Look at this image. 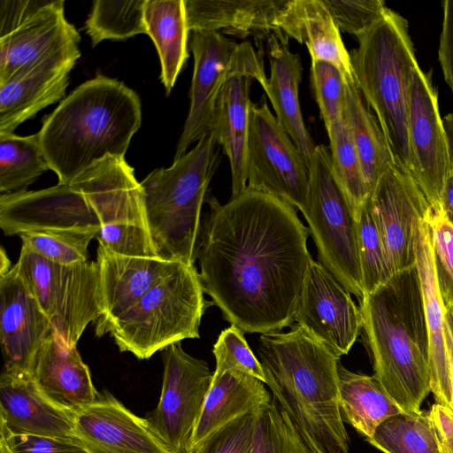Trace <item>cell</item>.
I'll return each mask as SVG.
<instances>
[{"mask_svg": "<svg viewBox=\"0 0 453 453\" xmlns=\"http://www.w3.org/2000/svg\"><path fill=\"white\" fill-rule=\"evenodd\" d=\"M74 65L42 64L0 83V133H13L21 123L64 98Z\"/></svg>", "mask_w": 453, "mask_h": 453, "instance_id": "cell-29", "label": "cell"}, {"mask_svg": "<svg viewBox=\"0 0 453 453\" xmlns=\"http://www.w3.org/2000/svg\"><path fill=\"white\" fill-rule=\"evenodd\" d=\"M434 426L441 452L453 453V411L439 403L428 412Z\"/></svg>", "mask_w": 453, "mask_h": 453, "instance_id": "cell-50", "label": "cell"}, {"mask_svg": "<svg viewBox=\"0 0 453 453\" xmlns=\"http://www.w3.org/2000/svg\"><path fill=\"white\" fill-rule=\"evenodd\" d=\"M203 295L196 266L178 262L109 333L121 352L148 359L173 343L200 337L202 317L213 304Z\"/></svg>", "mask_w": 453, "mask_h": 453, "instance_id": "cell-7", "label": "cell"}, {"mask_svg": "<svg viewBox=\"0 0 453 453\" xmlns=\"http://www.w3.org/2000/svg\"><path fill=\"white\" fill-rule=\"evenodd\" d=\"M101 226L96 211L73 183L0 196V227L6 236L43 229L98 234Z\"/></svg>", "mask_w": 453, "mask_h": 453, "instance_id": "cell-18", "label": "cell"}, {"mask_svg": "<svg viewBox=\"0 0 453 453\" xmlns=\"http://www.w3.org/2000/svg\"><path fill=\"white\" fill-rule=\"evenodd\" d=\"M50 169L39 133L19 136L0 133V192L27 190L40 175Z\"/></svg>", "mask_w": 453, "mask_h": 453, "instance_id": "cell-34", "label": "cell"}, {"mask_svg": "<svg viewBox=\"0 0 453 453\" xmlns=\"http://www.w3.org/2000/svg\"><path fill=\"white\" fill-rule=\"evenodd\" d=\"M11 453H88L78 440L31 434H11L0 425Z\"/></svg>", "mask_w": 453, "mask_h": 453, "instance_id": "cell-47", "label": "cell"}, {"mask_svg": "<svg viewBox=\"0 0 453 453\" xmlns=\"http://www.w3.org/2000/svg\"><path fill=\"white\" fill-rule=\"evenodd\" d=\"M426 219L431 242L436 282L445 310L453 309V225L441 210L430 209Z\"/></svg>", "mask_w": 453, "mask_h": 453, "instance_id": "cell-43", "label": "cell"}, {"mask_svg": "<svg viewBox=\"0 0 453 453\" xmlns=\"http://www.w3.org/2000/svg\"><path fill=\"white\" fill-rule=\"evenodd\" d=\"M47 2L48 0H0V37L13 31Z\"/></svg>", "mask_w": 453, "mask_h": 453, "instance_id": "cell-49", "label": "cell"}, {"mask_svg": "<svg viewBox=\"0 0 453 453\" xmlns=\"http://www.w3.org/2000/svg\"><path fill=\"white\" fill-rule=\"evenodd\" d=\"M97 233L70 229H43L19 234L22 245L35 254L57 264L87 262L88 248Z\"/></svg>", "mask_w": 453, "mask_h": 453, "instance_id": "cell-38", "label": "cell"}, {"mask_svg": "<svg viewBox=\"0 0 453 453\" xmlns=\"http://www.w3.org/2000/svg\"><path fill=\"white\" fill-rule=\"evenodd\" d=\"M408 131L413 163L411 176L431 208L441 210V197L450 170L448 142L437 92L418 64L411 80Z\"/></svg>", "mask_w": 453, "mask_h": 453, "instance_id": "cell-14", "label": "cell"}, {"mask_svg": "<svg viewBox=\"0 0 453 453\" xmlns=\"http://www.w3.org/2000/svg\"><path fill=\"white\" fill-rule=\"evenodd\" d=\"M163 383L157 408L146 419L174 453H189L213 373L206 362L188 354L180 342L163 349Z\"/></svg>", "mask_w": 453, "mask_h": 453, "instance_id": "cell-11", "label": "cell"}, {"mask_svg": "<svg viewBox=\"0 0 453 453\" xmlns=\"http://www.w3.org/2000/svg\"><path fill=\"white\" fill-rule=\"evenodd\" d=\"M216 360L213 378L227 372H238L255 377L266 383V377L260 361L257 360L243 336L235 326L222 330L213 345Z\"/></svg>", "mask_w": 453, "mask_h": 453, "instance_id": "cell-41", "label": "cell"}, {"mask_svg": "<svg viewBox=\"0 0 453 453\" xmlns=\"http://www.w3.org/2000/svg\"><path fill=\"white\" fill-rule=\"evenodd\" d=\"M146 0H96L85 28L95 47L104 40H124L147 34L144 19Z\"/></svg>", "mask_w": 453, "mask_h": 453, "instance_id": "cell-37", "label": "cell"}, {"mask_svg": "<svg viewBox=\"0 0 453 453\" xmlns=\"http://www.w3.org/2000/svg\"><path fill=\"white\" fill-rule=\"evenodd\" d=\"M96 262L102 303V316L96 323L98 337L109 333L112 325L178 263L160 257L122 256L99 243Z\"/></svg>", "mask_w": 453, "mask_h": 453, "instance_id": "cell-21", "label": "cell"}, {"mask_svg": "<svg viewBox=\"0 0 453 453\" xmlns=\"http://www.w3.org/2000/svg\"><path fill=\"white\" fill-rule=\"evenodd\" d=\"M191 32H219L238 38L267 39L275 35L288 39L277 27L286 0H184Z\"/></svg>", "mask_w": 453, "mask_h": 453, "instance_id": "cell-25", "label": "cell"}, {"mask_svg": "<svg viewBox=\"0 0 453 453\" xmlns=\"http://www.w3.org/2000/svg\"><path fill=\"white\" fill-rule=\"evenodd\" d=\"M357 246L364 296L376 290L392 276L369 196L357 221Z\"/></svg>", "mask_w": 453, "mask_h": 453, "instance_id": "cell-39", "label": "cell"}, {"mask_svg": "<svg viewBox=\"0 0 453 453\" xmlns=\"http://www.w3.org/2000/svg\"><path fill=\"white\" fill-rule=\"evenodd\" d=\"M52 325L13 265L0 277V336L4 371L33 379L38 353Z\"/></svg>", "mask_w": 453, "mask_h": 453, "instance_id": "cell-19", "label": "cell"}, {"mask_svg": "<svg viewBox=\"0 0 453 453\" xmlns=\"http://www.w3.org/2000/svg\"><path fill=\"white\" fill-rule=\"evenodd\" d=\"M252 453H311L275 401L257 414Z\"/></svg>", "mask_w": 453, "mask_h": 453, "instance_id": "cell-40", "label": "cell"}, {"mask_svg": "<svg viewBox=\"0 0 453 453\" xmlns=\"http://www.w3.org/2000/svg\"><path fill=\"white\" fill-rule=\"evenodd\" d=\"M442 125L448 142L450 168L453 170V113L442 118Z\"/></svg>", "mask_w": 453, "mask_h": 453, "instance_id": "cell-53", "label": "cell"}, {"mask_svg": "<svg viewBox=\"0 0 453 453\" xmlns=\"http://www.w3.org/2000/svg\"><path fill=\"white\" fill-rule=\"evenodd\" d=\"M63 0H48L10 34L0 37V83L51 62L81 57V36L65 16Z\"/></svg>", "mask_w": 453, "mask_h": 453, "instance_id": "cell-12", "label": "cell"}, {"mask_svg": "<svg viewBox=\"0 0 453 453\" xmlns=\"http://www.w3.org/2000/svg\"><path fill=\"white\" fill-rule=\"evenodd\" d=\"M374 376L403 411H419L431 392L429 345L416 265L359 300Z\"/></svg>", "mask_w": 453, "mask_h": 453, "instance_id": "cell-4", "label": "cell"}, {"mask_svg": "<svg viewBox=\"0 0 453 453\" xmlns=\"http://www.w3.org/2000/svg\"><path fill=\"white\" fill-rule=\"evenodd\" d=\"M11 261L8 258L7 253L4 248L0 251V277L5 275L12 268Z\"/></svg>", "mask_w": 453, "mask_h": 453, "instance_id": "cell-54", "label": "cell"}, {"mask_svg": "<svg viewBox=\"0 0 453 453\" xmlns=\"http://www.w3.org/2000/svg\"><path fill=\"white\" fill-rule=\"evenodd\" d=\"M71 183L88 200L102 226L128 224L148 230L143 190L124 157L109 155Z\"/></svg>", "mask_w": 453, "mask_h": 453, "instance_id": "cell-22", "label": "cell"}, {"mask_svg": "<svg viewBox=\"0 0 453 453\" xmlns=\"http://www.w3.org/2000/svg\"><path fill=\"white\" fill-rule=\"evenodd\" d=\"M442 24L438 59L444 81L453 93V0L442 1Z\"/></svg>", "mask_w": 453, "mask_h": 453, "instance_id": "cell-48", "label": "cell"}, {"mask_svg": "<svg viewBox=\"0 0 453 453\" xmlns=\"http://www.w3.org/2000/svg\"><path fill=\"white\" fill-rule=\"evenodd\" d=\"M309 190L302 213L319 262L358 300L363 285L357 246V221L338 185L328 146L319 144L308 165Z\"/></svg>", "mask_w": 453, "mask_h": 453, "instance_id": "cell-8", "label": "cell"}, {"mask_svg": "<svg viewBox=\"0 0 453 453\" xmlns=\"http://www.w3.org/2000/svg\"><path fill=\"white\" fill-rule=\"evenodd\" d=\"M265 383L238 372H227L212 379L196 423L189 453L210 435L234 419L259 412L271 403Z\"/></svg>", "mask_w": 453, "mask_h": 453, "instance_id": "cell-30", "label": "cell"}, {"mask_svg": "<svg viewBox=\"0 0 453 453\" xmlns=\"http://www.w3.org/2000/svg\"><path fill=\"white\" fill-rule=\"evenodd\" d=\"M246 173L247 187L277 196L301 211L303 209L308 166L265 96L250 106Z\"/></svg>", "mask_w": 453, "mask_h": 453, "instance_id": "cell-10", "label": "cell"}, {"mask_svg": "<svg viewBox=\"0 0 453 453\" xmlns=\"http://www.w3.org/2000/svg\"><path fill=\"white\" fill-rule=\"evenodd\" d=\"M441 210L453 225V170L450 168L441 197Z\"/></svg>", "mask_w": 453, "mask_h": 453, "instance_id": "cell-51", "label": "cell"}, {"mask_svg": "<svg viewBox=\"0 0 453 453\" xmlns=\"http://www.w3.org/2000/svg\"><path fill=\"white\" fill-rule=\"evenodd\" d=\"M33 380L49 400L73 412L98 396L76 345L68 346L54 329L38 353Z\"/></svg>", "mask_w": 453, "mask_h": 453, "instance_id": "cell-26", "label": "cell"}, {"mask_svg": "<svg viewBox=\"0 0 453 453\" xmlns=\"http://www.w3.org/2000/svg\"><path fill=\"white\" fill-rule=\"evenodd\" d=\"M73 411L49 400L31 378L3 371L0 378V425L11 434L77 440Z\"/></svg>", "mask_w": 453, "mask_h": 453, "instance_id": "cell-23", "label": "cell"}, {"mask_svg": "<svg viewBox=\"0 0 453 453\" xmlns=\"http://www.w3.org/2000/svg\"><path fill=\"white\" fill-rule=\"evenodd\" d=\"M311 81L320 118L327 131L344 119L346 81L334 65L311 60Z\"/></svg>", "mask_w": 453, "mask_h": 453, "instance_id": "cell-42", "label": "cell"}, {"mask_svg": "<svg viewBox=\"0 0 453 453\" xmlns=\"http://www.w3.org/2000/svg\"><path fill=\"white\" fill-rule=\"evenodd\" d=\"M27 288L68 345H77L88 325L102 316L96 262H51L22 245L14 265Z\"/></svg>", "mask_w": 453, "mask_h": 453, "instance_id": "cell-9", "label": "cell"}, {"mask_svg": "<svg viewBox=\"0 0 453 453\" xmlns=\"http://www.w3.org/2000/svg\"><path fill=\"white\" fill-rule=\"evenodd\" d=\"M189 48L194 71L189 92L190 105L173 160L188 147L211 133L219 93L241 56L242 44L219 32H192Z\"/></svg>", "mask_w": 453, "mask_h": 453, "instance_id": "cell-16", "label": "cell"}, {"mask_svg": "<svg viewBox=\"0 0 453 453\" xmlns=\"http://www.w3.org/2000/svg\"><path fill=\"white\" fill-rule=\"evenodd\" d=\"M257 414L240 417L224 426L193 453H252Z\"/></svg>", "mask_w": 453, "mask_h": 453, "instance_id": "cell-46", "label": "cell"}, {"mask_svg": "<svg viewBox=\"0 0 453 453\" xmlns=\"http://www.w3.org/2000/svg\"><path fill=\"white\" fill-rule=\"evenodd\" d=\"M208 203L197 248L204 294L243 333L291 327L312 260L296 209L249 187L224 204L213 196Z\"/></svg>", "mask_w": 453, "mask_h": 453, "instance_id": "cell-1", "label": "cell"}, {"mask_svg": "<svg viewBox=\"0 0 453 453\" xmlns=\"http://www.w3.org/2000/svg\"><path fill=\"white\" fill-rule=\"evenodd\" d=\"M357 39L358 46L349 52L357 87L375 113L395 165L411 175L408 111L411 75L418 63L408 21L388 8Z\"/></svg>", "mask_w": 453, "mask_h": 453, "instance_id": "cell-5", "label": "cell"}, {"mask_svg": "<svg viewBox=\"0 0 453 453\" xmlns=\"http://www.w3.org/2000/svg\"><path fill=\"white\" fill-rule=\"evenodd\" d=\"M219 149L211 132L170 167L153 170L141 182L148 231L158 257L195 265L202 206Z\"/></svg>", "mask_w": 453, "mask_h": 453, "instance_id": "cell-6", "label": "cell"}, {"mask_svg": "<svg viewBox=\"0 0 453 453\" xmlns=\"http://www.w3.org/2000/svg\"><path fill=\"white\" fill-rule=\"evenodd\" d=\"M270 76L263 88L271 101L279 123L288 132L307 166L314 153V143L302 116L299 86L303 66L299 54L289 50L288 42L271 35L267 39Z\"/></svg>", "mask_w": 453, "mask_h": 453, "instance_id": "cell-28", "label": "cell"}, {"mask_svg": "<svg viewBox=\"0 0 453 453\" xmlns=\"http://www.w3.org/2000/svg\"><path fill=\"white\" fill-rule=\"evenodd\" d=\"M366 441L384 453H442L431 418L421 411L387 418Z\"/></svg>", "mask_w": 453, "mask_h": 453, "instance_id": "cell-35", "label": "cell"}, {"mask_svg": "<svg viewBox=\"0 0 453 453\" xmlns=\"http://www.w3.org/2000/svg\"><path fill=\"white\" fill-rule=\"evenodd\" d=\"M242 44L241 56L218 97L211 131L230 164L232 196L247 188L250 86L252 81L257 80L263 87L267 79L263 53L256 51L250 42Z\"/></svg>", "mask_w": 453, "mask_h": 453, "instance_id": "cell-17", "label": "cell"}, {"mask_svg": "<svg viewBox=\"0 0 453 453\" xmlns=\"http://www.w3.org/2000/svg\"><path fill=\"white\" fill-rule=\"evenodd\" d=\"M0 448H1V453H11L4 438L2 436L0 439Z\"/></svg>", "mask_w": 453, "mask_h": 453, "instance_id": "cell-55", "label": "cell"}, {"mask_svg": "<svg viewBox=\"0 0 453 453\" xmlns=\"http://www.w3.org/2000/svg\"><path fill=\"white\" fill-rule=\"evenodd\" d=\"M415 257L428 334L431 392L436 403L452 411L453 390L445 342V309L436 282L431 229L426 217L419 220L416 229Z\"/></svg>", "mask_w": 453, "mask_h": 453, "instance_id": "cell-24", "label": "cell"}, {"mask_svg": "<svg viewBox=\"0 0 453 453\" xmlns=\"http://www.w3.org/2000/svg\"><path fill=\"white\" fill-rule=\"evenodd\" d=\"M257 352L273 400L311 453H348L340 410V357L297 324L263 334Z\"/></svg>", "mask_w": 453, "mask_h": 453, "instance_id": "cell-2", "label": "cell"}, {"mask_svg": "<svg viewBox=\"0 0 453 453\" xmlns=\"http://www.w3.org/2000/svg\"><path fill=\"white\" fill-rule=\"evenodd\" d=\"M295 324L341 357L349 353L360 334L362 315L351 294L319 261L312 259Z\"/></svg>", "mask_w": 453, "mask_h": 453, "instance_id": "cell-15", "label": "cell"}, {"mask_svg": "<svg viewBox=\"0 0 453 453\" xmlns=\"http://www.w3.org/2000/svg\"><path fill=\"white\" fill-rule=\"evenodd\" d=\"M74 434L88 453H174L142 418L108 393L74 413Z\"/></svg>", "mask_w": 453, "mask_h": 453, "instance_id": "cell-20", "label": "cell"}, {"mask_svg": "<svg viewBox=\"0 0 453 453\" xmlns=\"http://www.w3.org/2000/svg\"><path fill=\"white\" fill-rule=\"evenodd\" d=\"M338 27L357 38L369 30L385 14L381 0H323Z\"/></svg>", "mask_w": 453, "mask_h": 453, "instance_id": "cell-44", "label": "cell"}, {"mask_svg": "<svg viewBox=\"0 0 453 453\" xmlns=\"http://www.w3.org/2000/svg\"><path fill=\"white\" fill-rule=\"evenodd\" d=\"M338 379L342 420L365 440L384 420L403 411L374 375L350 372L339 363Z\"/></svg>", "mask_w": 453, "mask_h": 453, "instance_id": "cell-32", "label": "cell"}, {"mask_svg": "<svg viewBox=\"0 0 453 453\" xmlns=\"http://www.w3.org/2000/svg\"><path fill=\"white\" fill-rule=\"evenodd\" d=\"M369 201L392 275L415 265L416 229L431 206L413 177L393 165Z\"/></svg>", "mask_w": 453, "mask_h": 453, "instance_id": "cell-13", "label": "cell"}, {"mask_svg": "<svg viewBox=\"0 0 453 453\" xmlns=\"http://www.w3.org/2000/svg\"><path fill=\"white\" fill-rule=\"evenodd\" d=\"M144 19L161 65L160 79L166 95L188 58V27L184 0H146Z\"/></svg>", "mask_w": 453, "mask_h": 453, "instance_id": "cell-31", "label": "cell"}, {"mask_svg": "<svg viewBox=\"0 0 453 453\" xmlns=\"http://www.w3.org/2000/svg\"><path fill=\"white\" fill-rule=\"evenodd\" d=\"M344 120L356 147L370 196L380 176L395 163L380 124L355 81H346L345 84Z\"/></svg>", "mask_w": 453, "mask_h": 453, "instance_id": "cell-33", "label": "cell"}, {"mask_svg": "<svg viewBox=\"0 0 453 453\" xmlns=\"http://www.w3.org/2000/svg\"><path fill=\"white\" fill-rule=\"evenodd\" d=\"M141 124L136 92L96 74L65 97L38 133L50 170L59 184H70L107 156L124 157Z\"/></svg>", "mask_w": 453, "mask_h": 453, "instance_id": "cell-3", "label": "cell"}, {"mask_svg": "<svg viewBox=\"0 0 453 453\" xmlns=\"http://www.w3.org/2000/svg\"><path fill=\"white\" fill-rule=\"evenodd\" d=\"M276 24L288 39L307 47L311 60L330 63L346 81H355L349 52L323 0H286Z\"/></svg>", "mask_w": 453, "mask_h": 453, "instance_id": "cell-27", "label": "cell"}, {"mask_svg": "<svg viewBox=\"0 0 453 453\" xmlns=\"http://www.w3.org/2000/svg\"><path fill=\"white\" fill-rule=\"evenodd\" d=\"M445 342L449 363L453 390V309L445 310ZM453 411V400H452Z\"/></svg>", "mask_w": 453, "mask_h": 453, "instance_id": "cell-52", "label": "cell"}, {"mask_svg": "<svg viewBox=\"0 0 453 453\" xmlns=\"http://www.w3.org/2000/svg\"><path fill=\"white\" fill-rule=\"evenodd\" d=\"M111 251L133 257H158L147 229L128 224L102 226L96 237Z\"/></svg>", "mask_w": 453, "mask_h": 453, "instance_id": "cell-45", "label": "cell"}, {"mask_svg": "<svg viewBox=\"0 0 453 453\" xmlns=\"http://www.w3.org/2000/svg\"><path fill=\"white\" fill-rule=\"evenodd\" d=\"M326 132L334 178L357 221L369 194L356 147L344 119Z\"/></svg>", "mask_w": 453, "mask_h": 453, "instance_id": "cell-36", "label": "cell"}]
</instances>
